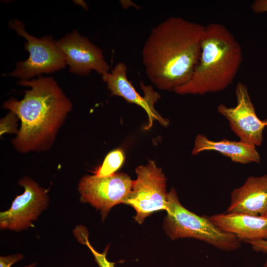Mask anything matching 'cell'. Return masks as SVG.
I'll return each instance as SVG.
<instances>
[{"label": "cell", "instance_id": "1", "mask_svg": "<svg viewBox=\"0 0 267 267\" xmlns=\"http://www.w3.org/2000/svg\"><path fill=\"white\" fill-rule=\"evenodd\" d=\"M205 26L172 16L151 31L141 58L147 78L159 89L173 91L189 80L200 55Z\"/></svg>", "mask_w": 267, "mask_h": 267}, {"label": "cell", "instance_id": "2", "mask_svg": "<svg viewBox=\"0 0 267 267\" xmlns=\"http://www.w3.org/2000/svg\"><path fill=\"white\" fill-rule=\"evenodd\" d=\"M18 84L30 89L25 91L22 99L10 98L2 104L21 122L12 144L20 153L47 150L53 143L72 104L52 77L19 80Z\"/></svg>", "mask_w": 267, "mask_h": 267}, {"label": "cell", "instance_id": "3", "mask_svg": "<svg viewBox=\"0 0 267 267\" xmlns=\"http://www.w3.org/2000/svg\"><path fill=\"white\" fill-rule=\"evenodd\" d=\"M243 61L241 46L223 24L205 26L198 62L189 80L176 89L180 95H203L227 89L234 81Z\"/></svg>", "mask_w": 267, "mask_h": 267}, {"label": "cell", "instance_id": "4", "mask_svg": "<svg viewBox=\"0 0 267 267\" xmlns=\"http://www.w3.org/2000/svg\"><path fill=\"white\" fill-rule=\"evenodd\" d=\"M166 211L164 229L173 240L195 238L225 251H235L241 246L239 239L221 230L208 217L199 216L184 208L174 188L168 194Z\"/></svg>", "mask_w": 267, "mask_h": 267}, {"label": "cell", "instance_id": "5", "mask_svg": "<svg viewBox=\"0 0 267 267\" xmlns=\"http://www.w3.org/2000/svg\"><path fill=\"white\" fill-rule=\"evenodd\" d=\"M8 26L26 40L24 48L29 53L26 60L17 63L9 76L29 80L35 76L54 72L66 66L65 56L51 36L36 38L25 31L23 23L16 19L10 20Z\"/></svg>", "mask_w": 267, "mask_h": 267}, {"label": "cell", "instance_id": "6", "mask_svg": "<svg viewBox=\"0 0 267 267\" xmlns=\"http://www.w3.org/2000/svg\"><path fill=\"white\" fill-rule=\"evenodd\" d=\"M137 178L133 180L131 192L124 203L136 211L135 220L142 223L155 212L167 210L168 194L166 178L155 162L149 160L146 165L135 169Z\"/></svg>", "mask_w": 267, "mask_h": 267}, {"label": "cell", "instance_id": "7", "mask_svg": "<svg viewBox=\"0 0 267 267\" xmlns=\"http://www.w3.org/2000/svg\"><path fill=\"white\" fill-rule=\"evenodd\" d=\"M133 181L125 173H115L105 178L84 176L78 187L81 202L89 203L100 210L104 219L111 208L124 203L131 192Z\"/></svg>", "mask_w": 267, "mask_h": 267}, {"label": "cell", "instance_id": "8", "mask_svg": "<svg viewBox=\"0 0 267 267\" xmlns=\"http://www.w3.org/2000/svg\"><path fill=\"white\" fill-rule=\"evenodd\" d=\"M24 187V192L17 196L11 207L0 213V228L15 231L33 227L41 213L47 207V190L40 186L32 178L24 177L18 181Z\"/></svg>", "mask_w": 267, "mask_h": 267}, {"label": "cell", "instance_id": "9", "mask_svg": "<svg viewBox=\"0 0 267 267\" xmlns=\"http://www.w3.org/2000/svg\"><path fill=\"white\" fill-rule=\"evenodd\" d=\"M235 94L236 104L229 107L220 104L218 112L228 121L231 130L240 140L255 146L260 145L263 139V131L266 127L264 121L257 116L246 85L238 82Z\"/></svg>", "mask_w": 267, "mask_h": 267}, {"label": "cell", "instance_id": "10", "mask_svg": "<svg viewBox=\"0 0 267 267\" xmlns=\"http://www.w3.org/2000/svg\"><path fill=\"white\" fill-rule=\"evenodd\" d=\"M64 54L70 71L85 76L94 70L101 76L108 73L110 66L101 49L76 30L56 41Z\"/></svg>", "mask_w": 267, "mask_h": 267}, {"label": "cell", "instance_id": "11", "mask_svg": "<svg viewBox=\"0 0 267 267\" xmlns=\"http://www.w3.org/2000/svg\"><path fill=\"white\" fill-rule=\"evenodd\" d=\"M127 70L126 65L120 62L110 72L101 76L111 94L120 96L128 103L142 107L147 114L150 123L157 120L163 125L167 126L168 121L161 117L154 108L155 103L160 98L158 92L155 91L151 86H145L141 82L140 87L144 93V95L141 96L128 79Z\"/></svg>", "mask_w": 267, "mask_h": 267}, {"label": "cell", "instance_id": "12", "mask_svg": "<svg viewBox=\"0 0 267 267\" xmlns=\"http://www.w3.org/2000/svg\"><path fill=\"white\" fill-rule=\"evenodd\" d=\"M226 213L264 216L267 211V174L248 177L231 193Z\"/></svg>", "mask_w": 267, "mask_h": 267}, {"label": "cell", "instance_id": "13", "mask_svg": "<svg viewBox=\"0 0 267 267\" xmlns=\"http://www.w3.org/2000/svg\"><path fill=\"white\" fill-rule=\"evenodd\" d=\"M208 217L221 230L241 241L267 240V218L264 216L225 212Z\"/></svg>", "mask_w": 267, "mask_h": 267}, {"label": "cell", "instance_id": "14", "mask_svg": "<svg viewBox=\"0 0 267 267\" xmlns=\"http://www.w3.org/2000/svg\"><path fill=\"white\" fill-rule=\"evenodd\" d=\"M206 151H217L232 161L242 164L261 161V156L255 146L240 140H212L205 135L199 134L195 138L192 154L195 155Z\"/></svg>", "mask_w": 267, "mask_h": 267}, {"label": "cell", "instance_id": "15", "mask_svg": "<svg viewBox=\"0 0 267 267\" xmlns=\"http://www.w3.org/2000/svg\"><path fill=\"white\" fill-rule=\"evenodd\" d=\"M124 160L123 150L120 148L115 149L108 153L102 164L95 170L94 175L98 178L111 176L120 168Z\"/></svg>", "mask_w": 267, "mask_h": 267}, {"label": "cell", "instance_id": "16", "mask_svg": "<svg viewBox=\"0 0 267 267\" xmlns=\"http://www.w3.org/2000/svg\"><path fill=\"white\" fill-rule=\"evenodd\" d=\"M74 234L78 241L86 245L90 250L94 256V261L99 267H115V263L109 262L106 257L109 246L106 247L103 252L99 253L96 251L89 243L88 239V233L86 234L85 229L81 227L78 228L75 231Z\"/></svg>", "mask_w": 267, "mask_h": 267}, {"label": "cell", "instance_id": "17", "mask_svg": "<svg viewBox=\"0 0 267 267\" xmlns=\"http://www.w3.org/2000/svg\"><path fill=\"white\" fill-rule=\"evenodd\" d=\"M18 119L16 114L9 111L8 114L0 120V135L5 133L17 134L18 132L16 128Z\"/></svg>", "mask_w": 267, "mask_h": 267}, {"label": "cell", "instance_id": "18", "mask_svg": "<svg viewBox=\"0 0 267 267\" xmlns=\"http://www.w3.org/2000/svg\"><path fill=\"white\" fill-rule=\"evenodd\" d=\"M24 258L20 253L10 255L6 256H0V267H11L14 263L21 260ZM36 263H33L23 267H35Z\"/></svg>", "mask_w": 267, "mask_h": 267}, {"label": "cell", "instance_id": "19", "mask_svg": "<svg viewBox=\"0 0 267 267\" xmlns=\"http://www.w3.org/2000/svg\"><path fill=\"white\" fill-rule=\"evenodd\" d=\"M252 10L256 13L267 12V0H256L251 5Z\"/></svg>", "mask_w": 267, "mask_h": 267}, {"label": "cell", "instance_id": "20", "mask_svg": "<svg viewBox=\"0 0 267 267\" xmlns=\"http://www.w3.org/2000/svg\"><path fill=\"white\" fill-rule=\"evenodd\" d=\"M247 243L250 244L255 251L267 253V240L250 241Z\"/></svg>", "mask_w": 267, "mask_h": 267}, {"label": "cell", "instance_id": "21", "mask_svg": "<svg viewBox=\"0 0 267 267\" xmlns=\"http://www.w3.org/2000/svg\"><path fill=\"white\" fill-rule=\"evenodd\" d=\"M264 267H267V258L266 259V261L265 263V264L264 265Z\"/></svg>", "mask_w": 267, "mask_h": 267}, {"label": "cell", "instance_id": "22", "mask_svg": "<svg viewBox=\"0 0 267 267\" xmlns=\"http://www.w3.org/2000/svg\"><path fill=\"white\" fill-rule=\"evenodd\" d=\"M264 123L265 124V126H267V118H266V119L264 121Z\"/></svg>", "mask_w": 267, "mask_h": 267}, {"label": "cell", "instance_id": "23", "mask_svg": "<svg viewBox=\"0 0 267 267\" xmlns=\"http://www.w3.org/2000/svg\"><path fill=\"white\" fill-rule=\"evenodd\" d=\"M264 217H266L267 218V211L266 212V214H265V215L264 216Z\"/></svg>", "mask_w": 267, "mask_h": 267}]
</instances>
